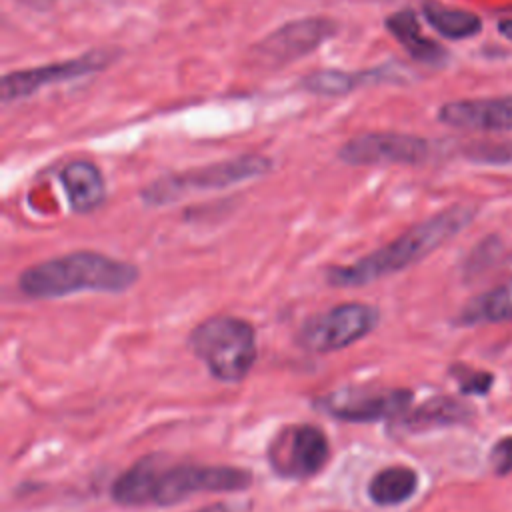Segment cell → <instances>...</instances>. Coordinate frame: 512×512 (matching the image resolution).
I'll return each instance as SVG.
<instances>
[{"instance_id": "20", "label": "cell", "mask_w": 512, "mask_h": 512, "mask_svg": "<svg viewBox=\"0 0 512 512\" xmlns=\"http://www.w3.org/2000/svg\"><path fill=\"white\" fill-rule=\"evenodd\" d=\"M454 378L460 382V388L464 392H476V394L486 392L492 384L490 374L474 372V370H466V368H454Z\"/></svg>"}, {"instance_id": "18", "label": "cell", "mask_w": 512, "mask_h": 512, "mask_svg": "<svg viewBox=\"0 0 512 512\" xmlns=\"http://www.w3.org/2000/svg\"><path fill=\"white\" fill-rule=\"evenodd\" d=\"M424 16L428 24L440 32L446 38L460 40V38H470L480 32L482 22L474 12L460 10V8H448L444 4H438L434 0L424 2L422 6Z\"/></svg>"}, {"instance_id": "2", "label": "cell", "mask_w": 512, "mask_h": 512, "mask_svg": "<svg viewBox=\"0 0 512 512\" xmlns=\"http://www.w3.org/2000/svg\"><path fill=\"white\" fill-rule=\"evenodd\" d=\"M474 214H476V208L470 204L450 206L414 224L412 228L402 232L398 238L366 254L364 258L346 266H332L326 272V280L332 286L350 288V286H364V284L376 282L382 276L400 272L420 262L422 258L432 254L436 248L446 244L450 238H454L460 230H464L474 220Z\"/></svg>"}, {"instance_id": "21", "label": "cell", "mask_w": 512, "mask_h": 512, "mask_svg": "<svg viewBox=\"0 0 512 512\" xmlns=\"http://www.w3.org/2000/svg\"><path fill=\"white\" fill-rule=\"evenodd\" d=\"M490 464L498 474H510L512 472V436L500 438L492 452H490Z\"/></svg>"}, {"instance_id": "12", "label": "cell", "mask_w": 512, "mask_h": 512, "mask_svg": "<svg viewBox=\"0 0 512 512\" xmlns=\"http://www.w3.org/2000/svg\"><path fill=\"white\" fill-rule=\"evenodd\" d=\"M438 118L448 126L466 130H512V96L454 100L440 108Z\"/></svg>"}, {"instance_id": "23", "label": "cell", "mask_w": 512, "mask_h": 512, "mask_svg": "<svg viewBox=\"0 0 512 512\" xmlns=\"http://www.w3.org/2000/svg\"><path fill=\"white\" fill-rule=\"evenodd\" d=\"M30 2H38V0H30ZM42 2H52V0H42Z\"/></svg>"}, {"instance_id": "6", "label": "cell", "mask_w": 512, "mask_h": 512, "mask_svg": "<svg viewBox=\"0 0 512 512\" xmlns=\"http://www.w3.org/2000/svg\"><path fill=\"white\" fill-rule=\"evenodd\" d=\"M380 320L374 306L364 302H344L312 316L300 328L298 342L310 352L342 350L368 336Z\"/></svg>"}, {"instance_id": "19", "label": "cell", "mask_w": 512, "mask_h": 512, "mask_svg": "<svg viewBox=\"0 0 512 512\" xmlns=\"http://www.w3.org/2000/svg\"><path fill=\"white\" fill-rule=\"evenodd\" d=\"M366 76L362 74H350V72H340V70H318L312 72L310 76L304 78V88L316 92V94H346L352 88H356L360 82H364Z\"/></svg>"}, {"instance_id": "8", "label": "cell", "mask_w": 512, "mask_h": 512, "mask_svg": "<svg viewBox=\"0 0 512 512\" xmlns=\"http://www.w3.org/2000/svg\"><path fill=\"white\" fill-rule=\"evenodd\" d=\"M412 402V392L404 388L346 386L320 400L324 412L348 422H376L400 418Z\"/></svg>"}, {"instance_id": "9", "label": "cell", "mask_w": 512, "mask_h": 512, "mask_svg": "<svg viewBox=\"0 0 512 512\" xmlns=\"http://www.w3.org/2000/svg\"><path fill=\"white\" fill-rule=\"evenodd\" d=\"M336 32V24L328 18H300L284 24L254 46L258 64L282 66L314 52Z\"/></svg>"}, {"instance_id": "3", "label": "cell", "mask_w": 512, "mask_h": 512, "mask_svg": "<svg viewBox=\"0 0 512 512\" xmlns=\"http://www.w3.org/2000/svg\"><path fill=\"white\" fill-rule=\"evenodd\" d=\"M134 264L94 250L68 252L26 268L18 288L30 298H62L76 292H124L136 284Z\"/></svg>"}, {"instance_id": "4", "label": "cell", "mask_w": 512, "mask_h": 512, "mask_svg": "<svg viewBox=\"0 0 512 512\" xmlns=\"http://www.w3.org/2000/svg\"><path fill=\"white\" fill-rule=\"evenodd\" d=\"M192 352L220 382H240L256 362L254 326L238 316L218 314L200 322L190 334Z\"/></svg>"}, {"instance_id": "22", "label": "cell", "mask_w": 512, "mask_h": 512, "mask_svg": "<svg viewBox=\"0 0 512 512\" xmlns=\"http://www.w3.org/2000/svg\"><path fill=\"white\" fill-rule=\"evenodd\" d=\"M498 30H500V34H502L504 38L512 40V18H508V20H502V22L498 24Z\"/></svg>"}, {"instance_id": "13", "label": "cell", "mask_w": 512, "mask_h": 512, "mask_svg": "<svg viewBox=\"0 0 512 512\" xmlns=\"http://www.w3.org/2000/svg\"><path fill=\"white\" fill-rule=\"evenodd\" d=\"M68 202L76 212H90L98 208L106 196V186L100 170L86 160H76L64 166L60 174Z\"/></svg>"}, {"instance_id": "16", "label": "cell", "mask_w": 512, "mask_h": 512, "mask_svg": "<svg viewBox=\"0 0 512 512\" xmlns=\"http://www.w3.org/2000/svg\"><path fill=\"white\" fill-rule=\"evenodd\" d=\"M386 28L410 52L412 58L426 62V64H436L444 58V50L434 40H430L422 34L414 12L402 10V12L392 14L386 20Z\"/></svg>"}, {"instance_id": "5", "label": "cell", "mask_w": 512, "mask_h": 512, "mask_svg": "<svg viewBox=\"0 0 512 512\" xmlns=\"http://www.w3.org/2000/svg\"><path fill=\"white\" fill-rule=\"evenodd\" d=\"M272 168L270 160L264 156H240L234 160H224L216 164H208L202 168H194L180 174H170L158 178L150 186L142 190V200L154 206L170 204L186 194L220 190L232 184H240L244 180L258 178Z\"/></svg>"}, {"instance_id": "17", "label": "cell", "mask_w": 512, "mask_h": 512, "mask_svg": "<svg viewBox=\"0 0 512 512\" xmlns=\"http://www.w3.org/2000/svg\"><path fill=\"white\" fill-rule=\"evenodd\" d=\"M512 320V280L502 282L472 298L460 312L462 324Z\"/></svg>"}, {"instance_id": "11", "label": "cell", "mask_w": 512, "mask_h": 512, "mask_svg": "<svg viewBox=\"0 0 512 512\" xmlns=\"http://www.w3.org/2000/svg\"><path fill=\"white\" fill-rule=\"evenodd\" d=\"M112 60V52L94 50L84 56H78L74 60H64L58 64H46L30 70H18L10 72L2 78V102H10L16 98H24L44 86L64 82L70 78L92 74L104 66H108Z\"/></svg>"}, {"instance_id": "14", "label": "cell", "mask_w": 512, "mask_h": 512, "mask_svg": "<svg viewBox=\"0 0 512 512\" xmlns=\"http://www.w3.org/2000/svg\"><path fill=\"white\" fill-rule=\"evenodd\" d=\"M470 418V408L454 398L436 396L426 400L414 410H406L398 420L404 430L408 432H422L438 426H452Z\"/></svg>"}, {"instance_id": "10", "label": "cell", "mask_w": 512, "mask_h": 512, "mask_svg": "<svg viewBox=\"0 0 512 512\" xmlns=\"http://www.w3.org/2000/svg\"><path fill=\"white\" fill-rule=\"evenodd\" d=\"M338 154L354 166L418 164L428 156V142L410 134L370 132L348 140Z\"/></svg>"}, {"instance_id": "15", "label": "cell", "mask_w": 512, "mask_h": 512, "mask_svg": "<svg viewBox=\"0 0 512 512\" xmlns=\"http://www.w3.org/2000/svg\"><path fill=\"white\" fill-rule=\"evenodd\" d=\"M418 490V474L410 466H388L368 482V496L378 506H398Z\"/></svg>"}, {"instance_id": "7", "label": "cell", "mask_w": 512, "mask_h": 512, "mask_svg": "<svg viewBox=\"0 0 512 512\" xmlns=\"http://www.w3.org/2000/svg\"><path fill=\"white\" fill-rule=\"evenodd\" d=\"M330 458L326 434L314 424H290L282 428L268 448L270 468L288 480L316 476Z\"/></svg>"}, {"instance_id": "1", "label": "cell", "mask_w": 512, "mask_h": 512, "mask_svg": "<svg viewBox=\"0 0 512 512\" xmlns=\"http://www.w3.org/2000/svg\"><path fill=\"white\" fill-rule=\"evenodd\" d=\"M250 484L252 474L244 468L170 462L162 454H148L124 470L110 492L122 506H172L200 492H238Z\"/></svg>"}]
</instances>
